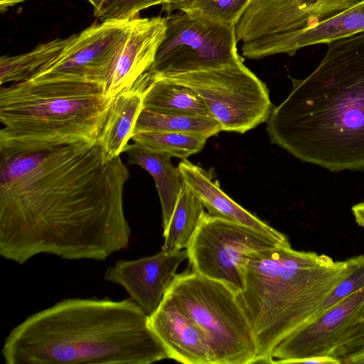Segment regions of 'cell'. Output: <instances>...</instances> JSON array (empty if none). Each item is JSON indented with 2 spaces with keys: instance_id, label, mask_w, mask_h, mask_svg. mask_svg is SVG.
Returning a JSON list of instances; mask_svg holds the SVG:
<instances>
[{
  "instance_id": "1",
  "label": "cell",
  "mask_w": 364,
  "mask_h": 364,
  "mask_svg": "<svg viewBox=\"0 0 364 364\" xmlns=\"http://www.w3.org/2000/svg\"><path fill=\"white\" fill-rule=\"evenodd\" d=\"M120 156L98 143L0 150V255L23 264L46 254L103 261L128 247Z\"/></svg>"
},
{
  "instance_id": "2",
  "label": "cell",
  "mask_w": 364,
  "mask_h": 364,
  "mask_svg": "<svg viewBox=\"0 0 364 364\" xmlns=\"http://www.w3.org/2000/svg\"><path fill=\"white\" fill-rule=\"evenodd\" d=\"M267 121L269 141L332 171L364 170V31L330 43Z\"/></svg>"
},
{
  "instance_id": "3",
  "label": "cell",
  "mask_w": 364,
  "mask_h": 364,
  "mask_svg": "<svg viewBox=\"0 0 364 364\" xmlns=\"http://www.w3.org/2000/svg\"><path fill=\"white\" fill-rule=\"evenodd\" d=\"M7 364H149L168 359L132 299H64L14 328L5 339Z\"/></svg>"
},
{
  "instance_id": "4",
  "label": "cell",
  "mask_w": 364,
  "mask_h": 364,
  "mask_svg": "<svg viewBox=\"0 0 364 364\" xmlns=\"http://www.w3.org/2000/svg\"><path fill=\"white\" fill-rule=\"evenodd\" d=\"M352 266L351 257L334 261L324 254L296 250L290 242L250 255L238 294L257 343L255 363H272L277 346L314 319Z\"/></svg>"
},
{
  "instance_id": "5",
  "label": "cell",
  "mask_w": 364,
  "mask_h": 364,
  "mask_svg": "<svg viewBox=\"0 0 364 364\" xmlns=\"http://www.w3.org/2000/svg\"><path fill=\"white\" fill-rule=\"evenodd\" d=\"M113 97L100 85L81 82L26 80L1 87L0 150L97 142Z\"/></svg>"
},
{
  "instance_id": "6",
  "label": "cell",
  "mask_w": 364,
  "mask_h": 364,
  "mask_svg": "<svg viewBox=\"0 0 364 364\" xmlns=\"http://www.w3.org/2000/svg\"><path fill=\"white\" fill-rule=\"evenodd\" d=\"M165 295L200 328L213 364L255 363L257 343L238 291L191 270L178 274Z\"/></svg>"
},
{
  "instance_id": "7",
  "label": "cell",
  "mask_w": 364,
  "mask_h": 364,
  "mask_svg": "<svg viewBox=\"0 0 364 364\" xmlns=\"http://www.w3.org/2000/svg\"><path fill=\"white\" fill-rule=\"evenodd\" d=\"M200 97L223 131L243 134L267 122L272 105L266 85L239 61L205 70L165 77Z\"/></svg>"
},
{
  "instance_id": "8",
  "label": "cell",
  "mask_w": 364,
  "mask_h": 364,
  "mask_svg": "<svg viewBox=\"0 0 364 364\" xmlns=\"http://www.w3.org/2000/svg\"><path fill=\"white\" fill-rule=\"evenodd\" d=\"M165 18L164 37L148 70L151 76L218 68L242 58L237 53L235 25L186 11Z\"/></svg>"
},
{
  "instance_id": "9",
  "label": "cell",
  "mask_w": 364,
  "mask_h": 364,
  "mask_svg": "<svg viewBox=\"0 0 364 364\" xmlns=\"http://www.w3.org/2000/svg\"><path fill=\"white\" fill-rule=\"evenodd\" d=\"M360 0H249L235 25L244 58L280 54L284 43L314 23L331 18Z\"/></svg>"
},
{
  "instance_id": "10",
  "label": "cell",
  "mask_w": 364,
  "mask_h": 364,
  "mask_svg": "<svg viewBox=\"0 0 364 364\" xmlns=\"http://www.w3.org/2000/svg\"><path fill=\"white\" fill-rule=\"evenodd\" d=\"M288 242L205 213L186 250L192 271L227 284L240 292L250 255Z\"/></svg>"
},
{
  "instance_id": "11",
  "label": "cell",
  "mask_w": 364,
  "mask_h": 364,
  "mask_svg": "<svg viewBox=\"0 0 364 364\" xmlns=\"http://www.w3.org/2000/svg\"><path fill=\"white\" fill-rule=\"evenodd\" d=\"M133 22L104 21L75 33L61 54L29 80L81 82L104 88Z\"/></svg>"
},
{
  "instance_id": "12",
  "label": "cell",
  "mask_w": 364,
  "mask_h": 364,
  "mask_svg": "<svg viewBox=\"0 0 364 364\" xmlns=\"http://www.w3.org/2000/svg\"><path fill=\"white\" fill-rule=\"evenodd\" d=\"M364 334V288L338 302L279 343L272 363H297L328 356L337 347Z\"/></svg>"
},
{
  "instance_id": "13",
  "label": "cell",
  "mask_w": 364,
  "mask_h": 364,
  "mask_svg": "<svg viewBox=\"0 0 364 364\" xmlns=\"http://www.w3.org/2000/svg\"><path fill=\"white\" fill-rule=\"evenodd\" d=\"M188 257L186 249L177 252L161 250L152 256L119 260L107 269L104 278L124 287L131 299L150 316L176 279L178 267Z\"/></svg>"
},
{
  "instance_id": "14",
  "label": "cell",
  "mask_w": 364,
  "mask_h": 364,
  "mask_svg": "<svg viewBox=\"0 0 364 364\" xmlns=\"http://www.w3.org/2000/svg\"><path fill=\"white\" fill-rule=\"evenodd\" d=\"M166 31V18H136L109 73L105 93L114 97L132 87L153 65Z\"/></svg>"
},
{
  "instance_id": "15",
  "label": "cell",
  "mask_w": 364,
  "mask_h": 364,
  "mask_svg": "<svg viewBox=\"0 0 364 364\" xmlns=\"http://www.w3.org/2000/svg\"><path fill=\"white\" fill-rule=\"evenodd\" d=\"M149 324L164 346L168 358L185 364H213L200 328L183 309L165 295Z\"/></svg>"
},
{
  "instance_id": "16",
  "label": "cell",
  "mask_w": 364,
  "mask_h": 364,
  "mask_svg": "<svg viewBox=\"0 0 364 364\" xmlns=\"http://www.w3.org/2000/svg\"><path fill=\"white\" fill-rule=\"evenodd\" d=\"M183 181L198 195L208 214L237 222L267 234L279 240L289 241L283 233L271 227L231 199L203 168L183 159L178 166Z\"/></svg>"
},
{
  "instance_id": "17",
  "label": "cell",
  "mask_w": 364,
  "mask_h": 364,
  "mask_svg": "<svg viewBox=\"0 0 364 364\" xmlns=\"http://www.w3.org/2000/svg\"><path fill=\"white\" fill-rule=\"evenodd\" d=\"M148 81L145 73L130 87L113 97L98 139L105 161L120 156L132 139L138 117L144 107V90Z\"/></svg>"
},
{
  "instance_id": "18",
  "label": "cell",
  "mask_w": 364,
  "mask_h": 364,
  "mask_svg": "<svg viewBox=\"0 0 364 364\" xmlns=\"http://www.w3.org/2000/svg\"><path fill=\"white\" fill-rule=\"evenodd\" d=\"M125 152L129 164L141 166L153 177L161 205L164 230L170 221L183 184L178 168L173 166L169 154L136 142L128 144Z\"/></svg>"
},
{
  "instance_id": "19",
  "label": "cell",
  "mask_w": 364,
  "mask_h": 364,
  "mask_svg": "<svg viewBox=\"0 0 364 364\" xmlns=\"http://www.w3.org/2000/svg\"><path fill=\"white\" fill-rule=\"evenodd\" d=\"M148 73L144 90V109L172 114L212 117L195 90L166 77Z\"/></svg>"
},
{
  "instance_id": "20",
  "label": "cell",
  "mask_w": 364,
  "mask_h": 364,
  "mask_svg": "<svg viewBox=\"0 0 364 364\" xmlns=\"http://www.w3.org/2000/svg\"><path fill=\"white\" fill-rule=\"evenodd\" d=\"M361 31H364V0L296 33L284 43L280 54L291 56L302 48L319 43L329 44Z\"/></svg>"
},
{
  "instance_id": "21",
  "label": "cell",
  "mask_w": 364,
  "mask_h": 364,
  "mask_svg": "<svg viewBox=\"0 0 364 364\" xmlns=\"http://www.w3.org/2000/svg\"><path fill=\"white\" fill-rule=\"evenodd\" d=\"M198 195L183 184L167 227L164 230L161 250L177 252L186 249L205 213Z\"/></svg>"
},
{
  "instance_id": "22",
  "label": "cell",
  "mask_w": 364,
  "mask_h": 364,
  "mask_svg": "<svg viewBox=\"0 0 364 364\" xmlns=\"http://www.w3.org/2000/svg\"><path fill=\"white\" fill-rule=\"evenodd\" d=\"M75 34L55 38L18 55H3L0 59V83L29 80L50 65L72 41Z\"/></svg>"
},
{
  "instance_id": "23",
  "label": "cell",
  "mask_w": 364,
  "mask_h": 364,
  "mask_svg": "<svg viewBox=\"0 0 364 364\" xmlns=\"http://www.w3.org/2000/svg\"><path fill=\"white\" fill-rule=\"evenodd\" d=\"M142 130L178 132L208 138L223 131L220 123L211 117L166 114L144 108L134 132Z\"/></svg>"
},
{
  "instance_id": "24",
  "label": "cell",
  "mask_w": 364,
  "mask_h": 364,
  "mask_svg": "<svg viewBox=\"0 0 364 364\" xmlns=\"http://www.w3.org/2000/svg\"><path fill=\"white\" fill-rule=\"evenodd\" d=\"M208 139L196 134L142 130L134 132L132 139L151 149L166 153L171 157L186 159L200 152Z\"/></svg>"
},
{
  "instance_id": "25",
  "label": "cell",
  "mask_w": 364,
  "mask_h": 364,
  "mask_svg": "<svg viewBox=\"0 0 364 364\" xmlns=\"http://www.w3.org/2000/svg\"><path fill=\"white\" fill-rule=\"evenodd\" d=\"M96 18L108 21H132L142 10L164 4L166 0H87Z\"/></svg>"
},
{
  "instance_id": "26",
  "label": "cell",
  "mask_w": 364,
  "mask_h": 364,
  "mask_svg": "<svg viewBox=\"0 0 364 364\" xmlns=\"http://www.w3.org/2000/svg\"><path fill=\"white\" fill-rule=\"evenodd\" d=\"M249 0H195L185 11L228 24L235 25Z\"/></svg>"
},
{
  "instance_id": "27",
  "label": "cell",
  "mask_w": 364,
  "mask_h": 364,
  "mask_svg": "<svg viewBox=\"0 0 364 364\" xmlns=\"http://www.w3.org/2000/svg\"><path fill=\"white\" fill-rule=\"evenodd\" d=\"M351 259L352 269L324 299L312 321L346 297L364 288V255Z\"/></svg>"
},
{
  "instance_id": "28",
  "label": "cell",
  "mask_w": 364,
  "mask_h": 364,
  "mask_svg": "<svg viewBox=\"0 0 364 364\" xmlns=\"http://www.w3.org/2000/svg\"><path fill=\"white\" fill-rule=\"evenodd\" d=\"M328 356L341 363L364 364V334L335 348Z\"/></svg>"
},
{
  "instance_id": "29",
  "label": "cell",
  "mask_w": 364,
  "mask_h": 364,
  "mask_svg": "<svg viewBox=\"0 0 364 364\" xmlns=\"http://www.w3.org/2000/svg\"><path fill=\"white\" fill-rule=\"evenodd\" d=\"M195 0H166L163 4V10L168 14L174 11H185Z\"/></svg>"
},
{
  "instance_id": "30",
  "label": "cell",
  "mask_w": 364,
  "mask_h": 364,
  "mask_svg": "<svg viewBox=\"0 0 364 364\" xmlns=\"http://www.w3.org/2000/svg\"><path fill=\"white\" fill-rule=\"evenodd\" d=\"M352 211L356 223L364 228V202L355 205L352 208Z\"/></svg>"
},
{
  "instance_id": "31",
  "label": "cell",
  "mask_w": 364,
  "mask_h": 364,
  "mask_svg": "<svg viewBox=\"0 0 364 364\" xmlns=\"http://www.w3.org/2000/svg\"><path fill=\"white\" fill-rule=\"evenodd\" d=\"M24 1L26 0H0V10L4 11L7 8Z\"/></svg>"
}]
</instances>
